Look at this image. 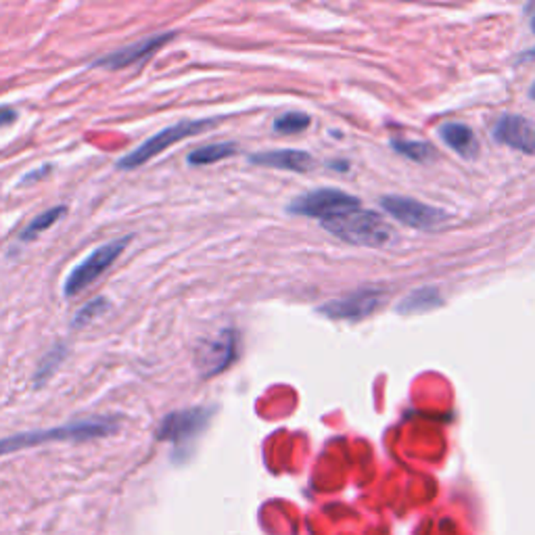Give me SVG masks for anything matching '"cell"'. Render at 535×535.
I'll return each mask as SVG.
<instances>
[{
	"label": "cell",
	"instance_id": "cell-1",
	"mask_svg": "<svg viewBox=\"0 0 535 535\" xmlns=\"http://www.w3.org/2000/svg\"><path fill=\"white\" fill-rule=\"evenodd\" d=\"M119 431V423L116 418H89V420H73V423L52 427V429H38L25 431L9 437L0 439V456L15 454L28 447H38L44 444H55V441H92L100 437H111Z\"/></svg>",
	"mask_w": 535,
	"mask_h": 535
},
{
	"label": "cell",
	"instance_id": "cell-2",
	"mask_svg": "<svg viewBox=\"0 0 535 535\" xmlns=\"http://www.w3.org/2000/svg\"><path fill=\"white\" fill-rule=\"evenodd\" d=\"M323 226L333 237L345 240V243L372 247V249L390 247L396 240V230L385 222V218L371 210H364L362 205L324 220Z\"/></svg>",
	"mask_w": 535,
	"mask_h": 535
},
{
	"label": "cell",
	"instance_id": "cell-3",
	"mask_svg": "<svg viewBox=\"0 0 535 535\" xmlns=\"http://www.w3.org/2000/svg\"><path fill=\"white\" fill-rule=\"evenodd\" d=\"M222 122V117H207V119H184V122H176L167 128L159 130L157 134H153L151 138H146L143 145H138L136 149L128 155H124L122 159H117L116 167L117 170H136V167L145 165L146 162H151L153 157L162 155V153L167 149V146L180 143V140L195 136V134H201L205 130L213 128Z\"/></svg>",
	"mask_w": 535,
	"mask_h": 535
},
{
	"label": "cell",
	"instance_id": "cell-4",
	"mask_svg": "<svg viewBox=\"0 0 535 535\" xmlns=\"http://www.w3.org/2000/svg\"><path fill=\"white\" fill-rule=\"evenodd\" d=\"M130 243H132V234H126L122 239H113L109 243L97 247L90 256H86L82 262L67 274L65 285H63L65 297H76L78 293L89 289L99 277H103V274L109 270L111 264L122 256L124 249Z\"/></svg>",
	"mask_w": 535,
	"mask_h": 535
},
{
	"label": "cell",
	"instance_id": "cell-5",
	"mask_svg": "<svg viewBox=\"0 0 535 535\" xmlns=\"http://www.w3.org/2000/svg\"><path fill=\"white\" fill-rule=\"evenodd\" d=\"M213 414V408L195 406L186 408V410L170 412L162 420V425L157 427V439L167 441L176 447V452L183 450L189 444H192L201 433L205 431V427L210 425V418Z\"/></svg>",
	"mask_w": 535,
	"mask_h": 535
},
{
	"label": "cell",
	"instance_id": "cell-6",
	"mask_svg": "<svg viewBox=\"0 0 535 535\" xmlns=\"http://www.w3.org/2000/svg\"><path fill=\"white\" fill-rule=\"evenodd\" d=\"M353 207H360V201L353 195H347L339 189H318L297 197L289 205V211L305 218H318L320 222H324V220L339 216Z\"/></svg>",
	"mask_w": 535,
	"mask_h": 535
},
{
	"label": "cell",
	"instance_id": "cell-7",
	"mask_svg": "<svg viewBox=\"0 0 535 535\" xmlns=\"http://www.w3.org/2000/svg\"><path fill=\"white\" fill-rule=\"evenodd\" d=\"M383 210L390 213L391 218H396L398 222L410 226L417 230H435L439 226H444L447 220V213L437 210L433 205H425L417 199L408 197H383L380 199Z\"/></svg>",
	"mask_w": 535,
	"mask_h": 535
},
{
	"label": "cell",
	"instance_id": "cell-8",
	"mask_svg": "<svg viewBox=\"0 0 535 535\" xmlns=\"http://www.w3.org/2000/svg\"><path fill=\"white\" fill-rule=\"evenodd\" d=\"M234 360H237V333L230 329L222 331L218 337L203 341L195 353V364L203 379L224 372Z\"/></svg>",
	"mask_w": 535,
	"mask_h": 535
},
{
	"label": "cell",
	"instance_id": "cell-9",
	"mask_svg": "<svg viewBox=\"0 0 535 535\" xmlns=\"http://www.w3.org/2000/svg\"><path fill=\"white\" fill-rule=\"evenodd\" d=\"M385 301V291L380 289H362L352 293L343 299H334L331 304L320 307V314L333 320H362L380 307Z\"/></svg>",
	"mask_w": 535,
	"mask_h": 535
},
{
	"label": "cell",
	"instance_id": "cell-10",
	"mask_svg": "<svg viewBox=\"0 0 535 535\" xmlns=\"http://www.w3.org/2000/svg\"><path fill=\"white\" fill-rule=\"evenodd\" d=\"M172 38H174V32H162V33H155V36L143 38V40H138V42L122 46V49L109 52V55L97 59L95 67H107V70H124V67H128L132 63L145 61L146 57H151L153 52H157L164 44L170 42Z\"/></svg>",
	"mask_w": 535,
	"mask_h": 535
},
{
	"label": "cell",
	"instance_id": "cell-11",
	"mask_svg": "<svg viewBox=\"0 0 535 535\" xmlns=\"http://www.w3.org/2000/svg\"><path fill=\"white\" fill-rule=\"evenodd\" d=\"M493 138L527 155H535V126L521 116H502L493 126Z\"/></svg>",
	"mask_w": 535,
	"mask_h": 535
},
{
	"label": "cell",
	"instance_id": "cell-12",
	"mask_svg": "<svg viewBox=\"0 0 535 535\" xmlns=\"http://www.w3.org/2000/svg\"><path fill=\"white\" fill-rule=\"evenodd\" d=\"M251 164L277 167V170L286 172H307L312 170L314 159L310 153L297 151V149H280V151H268L259 155H251Z\"/></svg>",
	"mask_w": 535,
	"mask_h": 535
},
{
	"label": "cell",
	"instance_id": "cell-13",
	"mask_svg": "<svg viewBox=\"0 0 535 535\" xmlns=\"http://www.w3.org/2000/svg\"><path fill=\"white\" fill-rule=\"evenodd\" d=\"M439 136L450 146L454 153H458L465 159H474L479 153V143L474 138V132L466 124L447 122L439 128Z\"/></svg>",
	"mask_w": 535,
	"mask_h": 535
},
{
	"label": "cell",
	"instance_id": "cell-14",
	"mask_svg": "<svg viewBox=\"0 0 535 535\" xmlns=\"http://www.w3.org/2000/svg\"><path fill=\"white\" fill-rule=\"evenodd\" d=\"M239 151V146L234 143H211V145H205V146H199L192 153H189V157H186V162L191 165H211V164H218L222 162L226 157H232L234 153Z\"/></svg>",
	"mask_w": 535,
	"mask_h": 535
},
{
	"label": "cell",
	"instance_id": "cell-15",
	"mask_svg": "<svg viewBox=\"0 0 535 535\" xmlns=\"http://www.w3.org/2000/svg\"><path fill=\"white\" fill-rule=\"evenodd\" d=\"M444 301H441L437 289H418L414 291L412 296H408L404 301H401L398 312L399 314H423V312H431L435 307H439Z\"/></svg>",
	"mask_w": 535,
	"mask_h": 535
},
{
	"label": "cell",
	"instance_id": "cell-16",
	"mask_svg": "<svg viewBox=\"0 0 535 535\" xmlns=\"http://www.w3.org/2000/svg\"><path fill=\"white\" fill-rule=\"evenodd\" d=\"M65 211H67L65 205H57V207H51V210L42 211L40 216L33 218L28 226H25L22 234H19V239L28 243V240H33L36 237H40V234H42L44 230H49L51 226H55L59 220L65 216Z\"/></svg>",
	"mask_w": 535,
	"mask_h": 535
},
{
	"label": "cell",
	"instance_id": "cell-17",
	"mask_svg": "<svg viewBox=\"0 0 535 535\" xmlns=\"http://www.w3.org/2000/svg\"><path fill=\"white\" fill-rule=\"evenodd\" d=\"M393 151L399 153L412 162H429V159L435 157V149L429 143H420V140H404V138H393L391 140Z\"/></svg>",
	"mask_w": 535,
	"mask_h": 535
},
{
	"label": "cell",
	"instance_id": "cell-18",
	"mask_svg": "<svg viewBox=\"0 0 535 535\" xmlns=\"http://www.w3.org/2000/svg\"><path fill=\"white\" fill-rule=\"evenodd\" d=\"M67 356V347L63 343H57L52 350H49V353L42 358V362L38 364V371L33 374V385L36 387H42L46 380H49L52 374L57 372V368L61 366V362Z\"/></svg>",
	"mask_w": 535,
	"mask_h": 535
},
{
	"label": "cell",
	"instance_id": "cell-19",
	"mask_svg": "<svg viewBox=\"0 0 535 535\" xmlns=\"http://www.w3.org/2000/svg\"><path fill=\"white\" fill-rule=\"evenodd\" d=\"M107 310H109V301H107V297H97L89 301V304L80 307L76 312V316L71 320V329H82V326L90 324L92 320L99 318L100 314H105Z\"/></svg>",
	"mask_w": 535,
	"mask_h": 535
},
{
	"label": "cell",
	"instance_id": "cell-20",
	"mask_svg": "<svg viewBox=\"0 0 535 535\" xmlns=\"http://www.w3.org/2000/svg\"><path fill=\"white\" fill-rule=\"evenodd\" d=\"M310 124H312V117L307 116V113L291 111V113H285V116H280L277 122H274V130L280 134H299L310 128Z\"/></svg>",
	"mask_w": 535,
	"mask_h": 535
},
{
	"label": "cell",
	"instance_id": "cell-21",
	"mask_svg": "<svg viewBox=\"0 0 535 535\" xmlns=\"http://www.w3.org/2000/svg\"><path fill=\"white\" fill-rule=\"evenodd\" d=\"M17 119V113L11 109V107H3L0 109V126H9Z\"/></svg>",
	"mask_w": 535,
	"mask_h": 535
},
{
	"label": "cell",
	"instance_id": "cell-22",
	"mask_svg": "<svg viewBox=\"0 0 535 535\" xmlns=\"http://www.w3.org/2000/svg\"><path fill=\"white\" fill-rule=\"evenodd\" d=\"M51 172V165H42V170H38V172H30V174H25L23 176V180L22 183L25 184V183H30V180H38V178H42V176H46V174Z\"/></svg>",
	"mask_w": 535,
	"mask_h": 535
},
{
	"label": "cell",
	"instance_id": "cell-23",
	"mask_svg": "<svg viewBox=\"0 0 535 535\" xmlns=\"http://www.w3.org/2000/svg\"><path fill=\"white\" fill-rule=\"evenodd\" d=\"M530 95H531V99L535 100V82H533V86H531V90H530Z\"/></svg>",
	"mask_w": 535,
	"mask_h": 535
},
{
	"label": "cell",
	"instance_id": "cell-24",
	"mask_svg": "<svg viewBox=\"0 0 535 535\" xmlns=\"http://www.w3.org/2000/svg\"><path fill=\"white\" fill-rule=\"evenodd\" d=\"M531 25H533V32H535V15H533V19H531Z\"/></svg>",
	"mask_w": 535,
	"mask_h": 535
}]
</instances>
